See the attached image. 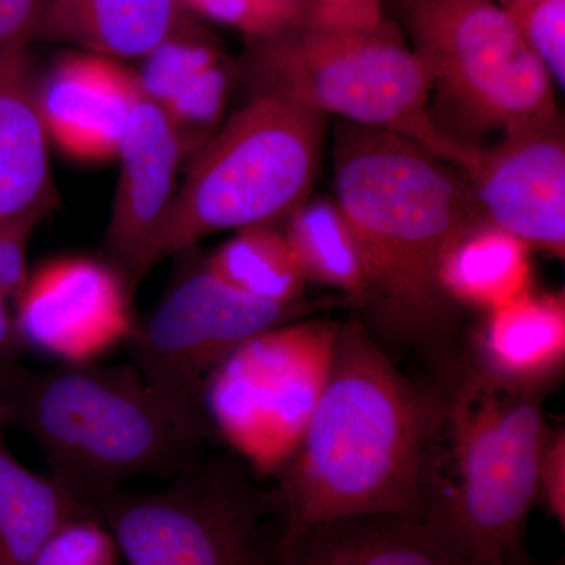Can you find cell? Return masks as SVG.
<instances>
[{
	"instance_id": "1",
	"label": "cell",
	"mask_w": 565,
	"mask_h": 565,
	"mask_svg": "<svg viewBox=\"0 0 565 565\" xmlns=\"http://www.w3.org/2000/svg\"><path fill=\"white\" fill-rule=\"evenodd\" d=\"M435 412L437 396L415 388L359 319L341 326L321 399L274 475L278 537L341 516L422 519L419 478Z\"/></svg>"
},
{
	"instance_id": "2",
	"label": "cell",
	"mask_w": 565,
	"mask_h": 565,
	"mask_svg": "<svg viewBox=\"0 0 565 565\" xmlns=\"http://www.w3.org/2000/svg\"><path fill=\"white\" fill-rule=\"evenodd\" d=\"M333 174L334 202L366 267L364 307L393 337L440 332L451 311L438 282L441 259L484 221L467 182L415 141L349 122L338 128Z\"/></svg>"
},
{
	"instance_id": "3",
	"label": "cell",
	"mask_w": 565,
	"mask_h": 565,
	"mask_svg": "<svg viewBox=\"0 0 565 565\" xmlns=\"http://www.w3.org/2000/svg\"><path fill=\"white\" fill-rule=\"evenodd\" d=\"M0 427L28 435L51 478L92 511L132 479L188 470L211 437L159 399L131 362L10 364L0 371Z\"/></svg>"
},
{
	"instance_id": "4",
	"label": "cell",
	"mask_w": 565,
	"mask_h": 565,
	"mask_svg": "<svg viewBox=\"0 0 565 565\" xmlns=\"http://www.w3.org/2000/svg\"><path fill=\"white\" fill-rule=\"evenodd\" d=\"M545 394L498 384L471 366L437 396L419 520L467 565H505L522 548L550 433Z\"/></svg>"
},
{
	"instance_id": "5",
	"label": "cell",
	"mask_w": 565,
	"mask_h": 565,
	"mask_svg": "<svg viewBox=\"0 0 565 565\" xmlns=\"http://www.w3.org/2000/svg\"><path fill=\"white\" fill-rule=\"evenodd\" d=\"M327 118L270 95H253L196 151L181 188L125 278L218 232L277 225L310 199Z\"/></svg>"
},
{
	"instance_id": "6",
	"label": "cell",
	"mask_w": 565,
	"mask_h": 565,
	"mask_svg": "<svg viewBox=\"0 0 565 565\" xmlns=\"http://www.w3.org/2000/svg\"><path fill=\"white\" fill-rule=\"evenodd\" d=\"M250 44L244 74L253 95L396 134L460 170L473 158L476 145L456 139L435 118L429 74L388 21L370 31L307 24Z\"/></svg>"
},
{
	"instance_id": "7",
	"label": "cell",
	"mask_w": 565,
	"mask_h": 565,
	"mask_svg": "<svg viewBox=\"0 0 565 565\" xmlns=\"http://www.w3.org/2000/svg\"><path fill=\"white\" fill-rule=\"evenodd\" d=\"M93 511L129 565H269L263 527L280 503L230 457H210L163 489H120Z\"/></svg>"
},
{
	"instance_id": "8",
	"label": "cell",
	"mask_w": 565,
	"mask_h": 565,
	"mask_svg": "<svg viewBox=\"0 0 565 565\" xmlns=\"http://www.w3.org/2000/svg\"><path fill=\"white\" fill-rule=\"evenodd\" d=\"M444 107L470 128L557 117L555 84L497 0H422L401 13Z\"/></svg>"
},
{
	"instance_id": "9",
	"label": "cell",
	"mask_w": 565,
	"mask_h": 565,
	"mask_svg": "<svg viewBox=\"0 0 565 565\" xmlns=\"http://www.w3.org/2000/svg\"><path fill=\"white\" fill-rule=\"evenodd\" d=\"M340 323L296 319L256 334L211 374L212 429L259 475L291 457L332 370Z\"/></svg>"
},
{
	"instance_id": "10",
	"label": "cell",
	"mask_w": 565,
	"mask_h": 565,
	"mask_svg": "<svg viewBox=\"0 0 565 565\" xmlns=\"http://www.w3.org/2000/svg\"><path fill=\"white\" fill-rule=\"evenodd\" d=\"M302 311V303L253 299L203 263L170 286L148 318L136 322L126 343L132 366L151 392L212 435L204 393L215 367L245 341L296 321Z\"/></svg>"
},
{
	"instance_id": "11",
	"label": "cell",
	"mask_w": 565,
	"mask_h": 565,
	"mask_svg": "<svg viewBox=\"0 0 565 565\" xmlns=\"http://www.w3.org/2000/svg\"><path fill=\"white\" fill-rule=\"evenodd\" d=\"M486 222L553 258L565 255V139L561 115L476 148L463 170Z\"/></svg>"
},
{
	"instance_id": "12",
	"label": "cell",
	"mask_w": 565,
	"mask_h": 565,
	"mask_svg": "<svg viewBox=\"0 0 565 565\" xmlns=\"http://www.w3.org/2000/svg\"><path fill=\"white\" fill-rule=\"evenodd\" d=\"M125 280L109 264L85 256L41 264L14 299L22 343L63 363L96 362L128 341L136 326Z\"/></svg>"
},
{
	"instance_id": "13",
	"label": "cell",
	"mask_w": 565,
	"mask_h": 565,
	"mask_svg": "<svg viewBox=\"0 0 565 565\" xmlns=\"http://www.w3.org/2000/svg\"><path fill=\"white\" fill-rule=\"evenodd\" d=\"M141 88L121 62L70 52L39 79V106L50 141L79 162L117 158Z\"/></svg>"
},
{
	"instance_id": "14",
	"label": "cell",
	"mask_w": 565,
	"mask_h": 565,
	"mask_svg": "<svg viewBox=\"0 0 565 565\" xmlns=\"http://www.w3.org/2000/svg\"><path fill=\"white\" fill-rule=\"evenodd\" d=\"M188 151L169 115L141 92L118 148L120 178L106 233L122 277L169 210Z\"/></svg>"
},
{
	"instance_id": "15",
	"label": "cell",
	"mask_w": 565,
	"mask_h": 565,
	"mask_svg": "<svg viewBox=\"0 0 565 565\" xmlns=\"http://www.w3.org/2000/svg\"><path fill=\"white\" fill-rule=\"evenodd\" d=\"M31 44L0 50V225L54 206L50 137L39 106Z\"/></svg>"
},
{
	"instance_id": "16",
	"label": "cell",
	"mask_w": 565,
	"mask_h": 565,
	"mask_svg": "<svg viewBox=\"0 0 565 565\" xmlns=\"http://www.w3.org/2000/svg\"><path fill=\"white\" fill-rule=\"evenodd\" d=\"M182 0H47L29 44H66L114 61H141L199 29Z\"/></svg>"
},
{
	"instance_id": "17",
	"label": "cell",
	"mask_w": 565,
	"mask_h": 565,
	"mask_svg": "<svg viewBox=\"0 0 565 565\" xmlns=\"http://www.w3.org/2000/svg\"><path fill=\"white\" fill-rule=\"evenodd\" d=\"M269 565H467L422 520L341 516L277 537Z\"/></svg>"
},
{
	"instance_id": "18",
	"label": "cell",
	"mask_w": 565,
	"mask_h": 565,
	"mask_svg": "<svg viewBox=\"0 0 565 565\" xmlns=\"http://www.w3.org/2000/svg\"><path fill=\"white\" fill-rule=\"evenodd\" d=\"M141 92L180 129L191 148H202L221 122L233 85V66L202 25L167 41L141 58Z\"/></svg>"
},
{
	"instance_id": "19",
	"label": "cell",
	"mask_w": 565,
	"mask_h": 565,
	"mask_svg": "<svg viewBox=\"0 0 565 565\" xmlns=\"http://www.w3.org/2000/svg\"><path fill=\"white\" fill-rule=\"evenodd\" d=\"M486 315L476 334L475 370L512 388L548 392L565 364L564 292L533 289Z\"/></svg>"
},
{
	"instance_id": "20",
	"label": "cell",
	"mask_w": 565,
	"mask_h": 565,
	"mask_svg": "<svg viewBox=\"0 0 565 565\" xmlns=\"http://www.w3.org/2000/svg\"><path fill=\"white\" fill-rule=\"evenodd\" d=\"M533 250L514 234L482 221L446 252L438 282L449 302L489 313L533 291Z\"/></svg>"
},
{
	"instance_id": "21",
	"label": "cell",
	"mask_w": 565,
	"mask_h": 565,
	"mask_svg": "<svg viewBox=\"0 0 565 565\" xmlns=\"http://www.w3.org/2000/svg\"><path fill=\"white\" fill-rule=\"evenodd\" d=\"M85 514L95 512L11 455L0 427V565H32L58 527Z\"/></svg>"
},
{
	"instance_id": "22",
	"label": "cell",
	"mask_w": 565,
	"mask_h": 565,
	"mask_svg": "<svg viewBox=\"0 0 565 565\" xmlns=\"http://www.w3.org/2000/svg\"><path fill=\"white\" fill-rule=\"evenodd\" d=\"M282 230L308 281L366 303L367 275L362 250L334 199H308L286 218Z\"/></svg>"
},
{
	"instance_id": "23",
	"label": "cell",
	"mask_w": 565,
	"mask_h": 565,
	"mask_svg": "<svg viewBox=\"0 0 565 565\" xmlns=\"http://www.w3.org/2000/svg\"><path fill=\"white\" fill-rule=\"evenodd\" d=\"M204 263L226 285L253 299L302 303L307 275L285 230L275 225L236 232Z\"/></svg>"
},
{
	"instance_id": "24",
	"label": "cell",
	"mask_w": 565,
	"mask_h": 565,
	"mask_svg": "<svg viewBox=\"0 0 565 565\" xmlns=\"http://www.w3.org/2000/svg\"><path fill=\"white\" fill-rule=\"evenodd\" d=\"M195 17L228 25L250 43L277 39L310 24L308 0H182Z\"/></svg>"
},
{
	"instance_id": "25",
	"label": "cell",
	"mask_w": 565,
	"mask_h": 565,
	"mask_svg": "<svg viewBox=\"0 0 565 565\" xmlns=\"http://www.w3.org/2000/svg\"><path fill=\"white\" fill-rule=\"evenodd\" d=\"M556 87L565 85V0L500 2Z\"/></svg>"
},
{
	"instance_id": "26",
	"label": "cell",
	"mask_w": 565,
	"mask_h": 565,
	"mask_svg": "<svg viewBox=\"0 0 565 565\" xmlns=\"http://www.w3.org/2000/svg\"><path fill=\"white\" fill-rule=\"evenodd\" d=\"M117 542L96 514L70 520L51 535L32 565H117Z\"/></svg>"
},
{
	"instance_id": "27",
	"label": "cell",
	"mask_w": 565,
	"mask_h": 565,
	"mask_svg": "<svg viewBox=\"0 0 565 565\" xmlns=\"http://www.w3.org/2000/svg\"><path fill=\"white\" fill-rule=\"evenodd\" d=\"M41 218L28 215L0 225V289L10 300L17 299L28 280L29 241Z\"/></svg>"
},
{
	"instance_id": "28",
	"label": "cell",
	"mask_w": 565,
	"mask_h": 565,
	"mask_svg": "<svg viewBox=\"0 0 565 565\" xmlns=\"http://www.w3.org/2000/svg\"><path fill=\"white\" fill-rule=\"evenodd\" d=\"M539 498L557 525L565 527V429L550 430L539 463Z\"/></svg>"
},
{
	"instance_id": "29",
	"label": "cell",
	"mask_w": 565,
	"mask_h": 565,
	"mask_svg": "<svg viewBox=\"0 0 565 565\" xmlns=\"http://www.w3.org/2000/svg\"><path fill=\"white\" fill-rule=\"evenodd\" d=\"M47 0H0V50L28 43Z\"/></svg>"
},
{
	"instance_id": "30",
	"label": "cell",
	"mask_w": 565,
	"mask_h": 565,
	"mask_svg": "<svg viewBox=\"0 0 565 565\" xmlns=\"http://www.w3.org/2000/svg\"><path fill=\"white\" fill-rule=\"evenodd\" d=\"M22 349L24 343L10 310V299L0 289V371L20 362Z\"/></svg>"
},
{
	"instance_id": "31",
	"label": "cell",
	"mask_w": 565,
	"mask_h": 565,
	"mask_svg": "<svg viewBox=\"0 0 565 565\" xmlns=\"http://www.w3.org/2000/svg\"><path fill=\"white\" fill-rule=\"evenodd\" d=\"M505 565H563V563H537V561H534L533 557L527 556L526 553L523 552V548H519L514 555L509 557V561L505 563Z\"/></svg>"
},
{
	"instance_id": "32",
	"label": "cell",
	"mask_w": 565,
	"mask_h": 565,
	"mask_svg": "<svg viewBox=\"0 0 565 565\" xmlns=\"http://www.w3.org/2000/svg\"><path fill=\"white\" fill-rule=\"evenodd\" d=\"M418 2H422V0H394L401 13H404L405 10L411 9L412 6Z\"/></svg>"
},
{
	"instance_id": "33",
	"label": "cell",
	"mask_w": 565,
	"mask_h": 565,
	"mask_svg": "<svg viewBox=\"0 0 565 565\" xmlns=\"http://www.w3.org/2000/svg\"><path fill=\"white\" fill-rule=\"evenodd\" d=\"M500 2H505V0H500Z\"/></svg>"
}]
</instances>
